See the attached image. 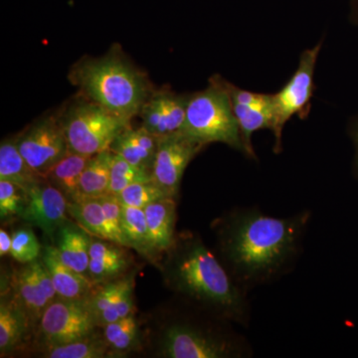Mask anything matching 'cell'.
<instances>
[{
    "label": "cell",
    "mask_w": 358,
    "mask_h": 358,
    "mask_svg": "<svg viewBox=\"0 0 358 358\" xmlns=\"http://www.w3.org/2000/svg\"><path fill=\"white\" fill-rule=\"evenodd\" d=\"M122 229L129 248L143 255L152 254L147 218L143 208L122 204Z\"/></svg>",
    "instance_id": "d4e9b609"
},
{
    "label": "cell",
    "mask_w": 358,
    "mask_h": 358,
    "mask_svg": "<svg viewBox=\"0 0 358 358\" xmlns=\"http://www.w3.org/2000/svg\"><path fill=\"white\" fill-rule=\"evenodd\" d=\"M231 105L241 134L245 155L250 159H256L252 136L261 129H272L274 119L272 103L263 106H245L231 102Z\"/></svg>",
    "instance_id": "ffe728a7"
},
{
    "label": "cell",
    "mask_w": 358,
    "mask_h": 358,
    "mask_svg": "<svg viewBox=\"0 0 358 358\" xmlns=\"http://www.w3.org/2000/svg\"><path fill=\"white\" fill-rule=\"evenodd\" d=\"M92 157L69 152L45 176L50 185L64 193L69 201L76 199L80 178Z\"/></svg>",
    "instance_id": "44dd1931"
},
{
    "label": "cell",
    "mask_w": 358,
    "mask_h": 358,
    "mask_svg": "<svg viewBox=\"0 0 358 358\" xmlns=\"http://www.w3.org/2000/svg\"><path fill=\"white\" fill-rule=\"evenodd\" d=\"M68 204L69 199L64 193L45 179L25 188L24 208L20 218L53 239L68 222Z\"/></svg>",
    "instance_id": "8fae6325"
},
{
    "label": "cell",
    "mask_w": 358,
    "mask_h": 358,
    "mask_svg": "<svg viewBox=\"0 0 358 358\" xmlns=\"http://www.w3.org/2000/svg\"><path fill=\"white\" fill-rule=\"evenodd\" d=\"M0 180H8L27 188L45 180L20 154L17 138L2 141L0 145Z\"/></svg>",
    "instance_id": "d6986e66"
},
{
    "label": "cell",
    "mask_w": 358,
    "mask_h": 358,
    "mask_svg": "<svg viewBox=\"0 0 358 358\" xmlns=\"http://www.w3.org/2000/svg\"><path fill=\"white\" fill-rule=\"evenodd\" d=\"M98 326L88 300L59 298L46 308L39 320L40 334L47 348L88 338Z\"/></svg>",
    "instance_id": "ba28073f"
},
{
    "label": "cell",
    "mask_w": 358,
    "mask_h": 358,
    "mask_svg": "<svg viewBox=\"0 0 358 358\" xmlns=\"http://www.w3.org/2000/svg\"><path fill=\"white\" fill-rule=\"evenodd\" d=\"M152 180L150 171L133 166L113 152L110 159V194L117 196L124 188L136 182Z\"/></svg>",
    "instance_id": "83f0119b"
},
{
    "label": "cell",
    "mask_w": 358,
    "mask_h": 358,
    "mask_svg": "<svg viewBox=\"0 0 358 358\" xmlns=\"http://www.w3.org/2000/svg\"><path fill=\"white\" fill-rule=\"evenodd\" d=\"M55 239V248L62 262L78 273L88 275L92 243L88 233L68 221L56 233Z\"/></svg>",
    "instance_id": "e0dca14e"
},
{
    "label": "cell",
    "mask_w": 358,
    "mask_h": 358,
    "mask_svg": "<svg viewBox=\"0 0 358 358\" xmlns=\"http://www.w3.org/2000/svg\"><path fill=\"white\" fill-rule=\"evenodd\" d=\"M68 213L90 235L110 241L107 219L99 199H86L69 201Z\"/></svg>",
    "instance_id": "603a6c76"
},
{
    "label": "cell",
    "mask_w": 358,
    "mask_h": 358,
    "mask_svg": "<svg viewBox=\"0 0 358 358\" xmlns=\"http://www.w3.org/2000/svg\"><path fill=\"white\" fill-rule=\"evenodd\" d=\"M103 327V338L114 353L128 352L138 341V327L134 315Z\"/></svg>",
    "instance_id": "4316f807"
},
{
    "label": "cell",
    "mask_w": 358,
    "mask_h": 358,
    "mask_svg": "<svg viewBox=\"0 0 358 358\" xmlns=\"http://www.w3.org/2000/svg\"><path fill=\"white\" fill-rule=\"evenodd\" d=\"M20 154L43 176L70 152L64 129L57 115H47L34 122L17 138Z\"/></svg>",
    "instance_id": "9c48e42d"
},
{
    "label": "cell",
    "mask_w": 358,
    "mask_h": 358,
    "mask_svg": "<svg viewBox=\"0 0 358 358\" xmlns=\"http://www.w3.org/2000/svg\"><path fill=\"white\" fill-rule=\"evenodd\" d=\"M320 47L322 43L303 52L293 77L277 94L272 95L274 119L271 131L274 134L275 154L281 152L282 129L289 120L294 115L303 117L308 114L310 99L315 90L313 76Z\"/></svg>",
    "instance_id": "52a82bcc"
},
{
    "label": "cell",
    "mask_w": 358,
    "mask_h": 358,
    "mask_svg": "<svg viewBox=\"0 0 358 358\" xmlns=\"http://www.w3.org/2000/svg\"><path fill=\"white\" fill-rule=\"evenodd\" d=\"M117 197L122 205L145 209L152 202L169 196L154 180H150L129 185Z\"/></svg>",
    "instance_id": "f1b7e54d"
},
{
    "label": "cell",
    "mask_w": 358,
    "mask_h": 358,
    "mask_svg": "<svg viewBox=\"0 0 358 358\" xmlns=\"http://www.w3.org/2000/svg\"><path fill=\"white\" fill-rule=\"evenodd\" d=\"M27 315L14 301H1L0 305V352L1 355L11 352L23 338L28 326Z\"/></svg>",
    "instance_id": "cb8c5ba5"
},
{
    "label": "cell",
    "mask_w": 358,
    "mask_h": 358,
    "mask_svg": "<svg viewBox=\"0 0 358 358\" xmlns=\"http://www.w3.org/2000/svg\"><path fill=\"white\" fill-rule=\"evenodd\" d=\"M13 246V237L6 230H0V255L1 257L10 254Z\"/></svg>",
    "instance_id": "e575fe53"
},
{
    "label": "cell",
    "mask_w": 358,
    "mask_h": 358,
    "mask_svg": "<svg viewBox=\"0 0 358 358\" xmlns=\"http://www.w3.org/2000/svg\"><path fill=\"white\" fill-rule=\"evenodd\" d=\"M110 355L115 353L105 338H96L93 334L66 345L48 346L43 352L49 358H103Z\"/></svg>",
    "instance_id": "484cf974"
},
{
    "label": "cell",
    "mask_w": 358,
    "mask_h": 358,
    "mask_svg": "<svg viewBox=\"0 0 358 358\" xmlns=\"http://www.w3.org/2000/svg\"><path fill=\"white\" fill-rule=\"evenodd\" d=\"M133 286L134 278H127L120 281L110 282L99 289L96 293L91 294L88 299V303L92 310L95 313L96 320L106 310L115 305V301L121 298L122 294L127 289Z\"/></svg>",
    "instance_id": "1f68e13d"
},
{
    "label": "cell",
    "mask_w": 358,
    "mask_h": 358,
    "mask_svg": "<svg viewBox=\"0 0 358 358\" xmlns=\"http://www.w3.org/2000/svg\"><path fill=\"white\" fill-rule=\"evenodd\" d=\"M101 203L105 211L109 229L110 242L121 246L129 247L128 242L124 236L122 229V204L115 195H106L101 197Z\"/></svg>",
    "instance_id": "d6a6232c"
},
{
    "label": "cell",
    "mask_w": 358,
    "mask_h": 358,
    "mask_svg": "<svg viewBox=\"0 0 358 358\" xmlns=\"http://www.w3.org/2000/svg\"><path fill=\"white\" fill-rule=\"evenodd\" d=\"M312 219L303 210L287 218L237 208L218 224L219 246L228 272L244 289L270 284L298 260Z\"/></svg>",
    "instance_id": "6da1fadb"
},
{
    "label": "cell",
    "mask_w": 358,
    "mask_h": 358,
    "mask_svg": "<svg viewBox=\"0 0 358 358\" xmlns=\"http://www.w3.org/2000/svg\"><path fill=\"white\" fill-rule=\"evenodd\" d=\"M41 260L48 271L59 298L86 301L91 296V280L86 275L66 266L59 257L55 246L45 247Z\"/></svg>",
    "instance_id": "5bb4252c"
},
{
    "label": "cell",
    "mask_w": 358,
    "mask_h": 358,
    "mask_svg": "<svg viewBox=\"0 0 358 358\" xmlns=\"http://www.w3.org/2000/svg\"><path fill=\"white\" fill-rule=\"evenodd\" d=\"M160 352L162 357L169 358H247L253 355L251 345L241 334L188 322H173L164 329Z\"/></svg>",
    "instance_id": "5b68a950"
},
{
    "label": "cell",
    "mask_w": 358,
    "mask_h": 358,
    "mask_svg": "<svg viewBox=\"0 0 358 358\" xmlns=\"http://www.w3.org/2000/svg\"><path fill=\"white\" fill-rule=\"evenodd\" d=\"M42 248L31 228H21L14 231L10 255L21 264H29L38 260Z\"/></svg>",
    "instance_id": "f546056e"
},
{
    "label": "cell",
    "mask_w": 358,
    "mask_h": 358,
    "mask_svg": "<svg viewBox=\"0 0 358 358\" xmlns=\"http://www.w3.org/2000/svg\"><path fill=\"white\" fill-rule=\"evenodd\" d=\"M205 147L204 143L182 133L159 138L152 180L169 197L176 199L186 167Z\"/></svg>",
    "instance_id": "30bf717a"
},
{
    "label": "cell",
    "mask_w": 358,
    "mask_h": 358,
    "mask_svg": "<svg viewBox=\"0 0 358 358\" xmlns=\"http://www.w3.org/2000/svg\"><path fill=\"white\" fill-rule=\"evenodd\" d=\"M134 286L131 287L122 294L114 306L106 310L105 312L98 317L99 326L103 327L110 322H117V320L124 319L133 315L134 313V300H133Z\"/></svg>",
    "instance_id": "836d02e7"
},
{
    "label": "cell",
    "mask_w": 358,
    "mask_h": 358,
    "mask_svg": "<svg viewBox=\"0 0 358 358\" xmlns=\"http://www.w3.org/2000/svg\"><path fill=\"white\" fill-rule=\"evenodd\" d=\"M112 155V150H107L93 155L90 159L80 178L77 197L72 201L86 199H101L110 194Z\"/></svg>",
    "instance_id": "ac0fdd59"
},
{
    "label": "cell",
    "mask_w": 358,
    "mask_h": 358,
    "mask_svg": "<svg viewBox=\"0 0 358 358\" xmlns=\"http://www.w3.org/2000/svg\"><path fill=\"white\" fill-rule=\"evenodd\" d=\"M169 252L166 274L174 291L220 319L248 326V292L237 284L201 240L186 235Z\"/></svg>",
    "instance_id": "7a4b0ae2"
},
{
    "label": "cell",
    "mask_w": 358,
    "mask_h": 358,
    "mask_svg": "<svg viewBox=\"0 0 358 358\" xmlns=\"http://www.w3.org/2000/svg\"><path fill=\"white\" fill-rule=\"evenodd\" d=\"M15 303L33 322H39L46 308L59 299L53 282L42 260L26 264L13 275Z\"/></svg>",
    "instance_id": "7c38bea8"
},
{
    "label": "cell",
    "mask_w": 358,
    "mask_h": 358,
    "mask_svg": "<svg viewBox=\"0 0 358 358\" xmlns=\"http://www.w3.org/2000/svg\"><path fill=\"white\" fill-rule=\"evenodd\" d=\"M182 134L206 145L225 143L245 155L229 94L220 77L212 78L208 88L188 96Z\"/></svg>",
    "instance_id": "277c9868"
},
{
    "label": "cell",
    "mask_w": 358,
    "mask_h": 358,
    "mask_svg": "<svg viewBox=\"0 0 358 358\" xmlns=\"http://www.w3.org/2000/svg\"><path fill=\"white\" fill-rule=\"evenodd\" d=\"M25 188L8 180H0V217H20L24 208Z\"/></svg>",
    "instance_id": "4dcf8cb0"
},
{
    "label": "cell",
    "mask_w": 358,
    "mask_h": 358,
    "mask_svg": "<svg viewBox=\"0 0 358 358\" xmlns=\"http://www.w3.org/2000/svg\"><path fill=\"white\" fill-rule=\"evenodd\" d=\"M127 267L128 262L121 250L113 245L103 243L100 240H92L88 275L94 281L113 279Z\"/></svg>",
    "instance_id": "7402d4cb"
},
{
    "label": "cell",
    "mask_w": 358,
    "mask_h": 358,
    "mask_svg": "<svg viewBox=\"0 0 358 358\" xmlns=\"http://www.w3.org/2000/svg\"><path fill=\"white\" fill-rule=\"evenodd\" d=\"M159 147V138L141 126H131L115 138L110 150L136 167L152 173Z\"/></svg>",
    "instance_id": "9a60e30c"
},
{
    "label": "cell",
    "mask_w": 358,
    "mask_h": 358,
    "mask_svg": "<svg viewBox=\"0 0 358 358\" xmlns=\"http://www.w3.org/2000/svg\"><path fill=\"white\" fill-rule=\"evenodd\" d=\"M188 96L171 91L152 92L141 108V126L157 138L182 133Z\"/></svg>",
    "instance_id": "4fadbf2b"
},
{
    "label": "cell",
    "mask_w": 358,
    "mask_h": 358,
    "mask_svg": "<svg viewBox=\"0 0 358 358\" xmlns=\"http://www.w3.org/2000/svg\"><path fill=\"white\" fill-rule=\"evenodd\" d=\"M152 253L171 251L174 243L176 221V201L166 197L152 202L145 209Z\"/></svg>",
    "instance_id": "2e32d148"
},
{
    "label": "cell",
    "mask_w": 358,
    "mask_h": 358,
    "mask_svg": "<svg viewBox=\"0 0 358 358\" xmlns=\"http://www.w3.org/2000/svg\"><path fill=\"white\" fill-rule=\"evenodd\" d=\"M69 79L83 98L129 122L154 92L147 75L117 49L101 58L80 61L71 70Z\"/></svg>",
    "instance_id": "3957f363"
},
{
    "label": "cell",
    "mask_w": 358,
    "mask_h": 358,
    "mask_svg": "<svg viewBox=\"0 0 358 358\" xmlns=\"http://www.w3.org/2000/svg\"><path fill=\"white\" fill-rule=\"evenodd\" d=\"M352 140L355 143V173L358 178V121L355 124V128L352 129Z\"/></svg>",
    "instance_id": "d590c367"
},
{
    "label": "cell",
    "mask_w": 358,
    "mask_h": 358,
    "mask_svg": "<svg viewBox=\"0 0 358 358\" xmlns=\"http://www.w3.org/2000/svg\"><path fill=\"white\" fill-rule=\"evenodd\" d=\"M58 117L70 152L87 157L110 150L115 138L131 126V122L85 98L71 103Z\"/></svg>",
    "instance_id": "8992f818"
}]
</instances>
